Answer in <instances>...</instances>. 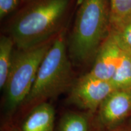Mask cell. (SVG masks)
I'll return each instance as SVG.
<instances>
[{
    "label": "cell",
    "mask_w": 131,
    "mask_h": 131,
    "mask_svg": "<svg viewBox=\"0 0 131 131\" xmlns=\"http://www.w3.org/2000/svg\"><path fill=\"white\" fill-rule=\"evenodd\" d=\"M108 0H82L78 10L69 50L72 58L85 63L97 53L111 30Z\"/></svg>",
    "instance_id": "obj_1"
},
{
    "label": "cell",
    "mask_w": 131,
    "mask_h": 131,
    "mask_svg": "<svg viewBox=\"0 0 131 131\" xmlns=\"http://www.w3.org/2000/svg\"><path fill=\"white\" fill-rule=\"evenodd\" d=\"M69 0H40L16 18L11 35L19 49L46 43L57 32L69 7Z\"/></svg>",
    "instance_id": "obj_2"
},
{
    "label": "cell",
    "mask_w": 131,
    "mask_h": 131,
    "mask_svg": "<svg viewBox=\"0 0 131 131\" xmlns=\"http://www.w3.org/2000/svg\"><path fill=\"white\" fill-rule=\"evenodd\" d=\"M72 72L66 46L64 33L57 36L38 70L24 102H38L58 95L69 86Z\"/></svg>",
    "instance_id": "obj_3"
},
{
    "label": "cell",
    "mask_w": 131,
    "mask_h": 131,
    "mask_svg": "<svg viewBox=\"0 0 131 131\" xmlns=\"http://www.w3.org/2000/svg\"><path fill=\"white\" fill-rule=\"evenodd\" d=\"M51 45L46 42L32 48L19 49L13 57L12 66L4 87L7 112H14L25 101L41 63Z\"/></svg>",
    "instance_id": "obj_4"
},
{
    "label": "cell",
    "mask_w": 131,
    "mask_h": 131,
    "mask_svg": "<svg viewBox=\"0 0 131 131\" xmlns=\"http://www.w3.org/2000/svg\"><path fill=\"white\" fill-rule=\"evenodd\" d=\"M115 89L109 81L98 79L87 73L73 85L70 101L81 109L95 111Z\"/></svg>",
    "instance_id": "obj_5"
},
{
    "label": "cell",
    "mask_w": 131,
    "mask_h": 131,
    "mask_svg": "<svg viewBox=\"0 0 131 131\" xmlns=\"http://www.w3.org/2000/svg\"><path fill=\"white\" fill-rule=\"evenodd\" d=\"M131 112V89L115 90L100 107L99 117L103 125L111 127L118 124Z\"/></svg>",
    "instance_id": "obj_6"
},
{
    "label": "cell",
    "mask_w": 131,
    "mask_h": 131,
    "mask_svg": "<svg viewBox=\"0 0 131 131\" xmlns=\"http://www.w3.org/2000/svg\"><path fill=\"white\" fill-rule=\"evenodd\" d=\"M122 51L110 32L98 49L94 64L88 73L98 79L110 81L117 68Z\"/></svg>",
    "instance_id": "obj_7"
},
{
    "label": "cell",
    "mask_w": 131,
    "mask_h": 131,
    "mask_svg": "<svg viewBox=\"0 0 131 131\" xmlns=\"http://www.w3.org/2000/svg\"><path fill=\"white\" fill-rule=\"evenodd\" d=\"M55 111L50 104L41 103L32 111L22 125L23 131H53Z\"/></svg>",
    "instance_id": "obj_8"
},
{
    "label": "cell",
    "mask_w": 131,
    "mask_h": 131,
    "mask_svg": "<svg viewBox=\"0 0 131 131\" xmlns=\"http://www.w3.org/2000/svg\"><path fill=\"white\" fill-rule=\"evenodd\" d=\"M110 82L115 90L131 89V60L129 53L122 51L119 62Z\"/></svg>",
    "instance_id": "obj_9"
},
{
    "label": "cell",
    "mask_w": 131,
    "mask_h": 131,
    "mask_svg": "<svg viewBox=\"0 0 131 131\" xmlns=\"http://www.w3.org/2000/svg\"><path fill=\"white\" fill-rule=\"evenodd\" d=\"M12 38L3 36L0 39V88L4 89L9 77L13 61Z\"/></svg>",
    "instance_id": "obj_10"
},
{
    "label": "cell",
    "mask_w": 131,
    "mask_h": 131,
    "mask_svg": "<svg viewBox=\"0 0 131 131\" xmlns=\"http://www.w3.org/2000/svg\"><path fill=\"white\" fill-rule=\"evenodd\" d=\"M111 30L120 27L131 16V0H109Z\"/></svg>",
    "instance_id": "obj_11"
},
{
    "label": "cell",
    "mask_w": 131,
    "mask_h": 131,
    "mask_svg": "<svg viewBox=\"0 0 131 131\" xmlns=\"http://www.w3.org/2000/svg\"><path fill=\"white\" fill-rule=\"evenodd\" d=\"M88 119L84 116L77 114H66L62 118L59 131H88Z\"/></svg>",
    "instance_id": "obj_12"
},
{
    "label": "cell",
    "mask_w": 131,
    "mask_h": 131,
    "mask_svg": "<svg viewBox=\"0 0 131 131\" xmlns=\"http://www.w3.org/2000/svg\"><path fill=\"white\" fill-rule=\"evenodd\" d=\"M110 32L119 48L124 52L131 53V16L120 27Z\"/></svg>",
    "instance_id": "obj_13"
},
{
    "label": "cell",
    "mask_w": 131,
    "mask_h": 131,
    "mask_svg": "<svg viewBox=\"0 0 131 131\" xmlns=\"http://www.w3.org/2000/svg\"><path fill=\"white\" fill-rule=\"evenodd\" d=\"M19 0H0V18H3L14 10L19 4Z\"/></svg>",
    "instance_id": "obj_14"
},
{
    "label": "cell",
    "mask_w": 131,
    "mask_h": 131,
    "mask_svg": "<svg viewBox=\"0 0 131 131\" xmlns=\"http://www.w3.org/2000/svg\"><path fill=\"white\" fill-rule=\"evenodd\" d=\"M129 55H130V60H131V53H129Z\"/></svg>",
    "instance_id": "obj_15"
}]
</instances>
